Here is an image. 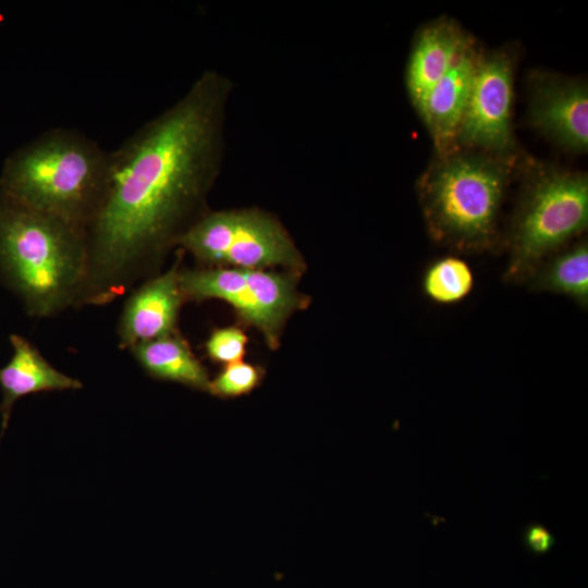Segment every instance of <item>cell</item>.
Listing matches in <instances>:
<instances>
[{"label":"cell","instance_id":"cell-9","mask_svg":"<svg viewBox=\"0 0 588 588\" xmlns=\"http://www.w3.org/2000/svg\"><path fill=\"white\" fill-rule=\"evenodd\" d=\"M177 266L146 280L128 296L118 323L120 348L131 350L138 343L176 332L180 308L185 301Z\"/></svg>","mask_w":588,"mask_h":588},{"label":"cell","instance_id":"cell-7","mask_svg":"<svg viewBox=\"0 0 588 588\" xmlns=\"http://www.w3.org/2000/svg\"><path fill=\"white\" fill-rule=\"evenodd\" d=\"M514 58L505 49L480 51L455 148L516 156L512 127Z\"/></svg>","mask_w":588,"mask_h":588},{"label":"cell","instance_id":"cell-19","mask_svg":"<svg viewBox=\"0 0 588 588\" xmlns=\"http://www.w3.org/2000/svg\"><path fill=\"white\" fill-rule=\"evenodd\" d=\"M525 548L534 555L549 553L555 544V537L541 524L528 525L523 534Z\"/></svg>","mask_w":588,"mask_h":588},{"label":"cell","instance_id":"cell-16","mask_svg":"<svg viewBox=\"0 0 588 588\" xmlns=\"http://www.w3.org/2000/svg\"><path fill=\"white\" fill-rule=\"evenodd\" d=\"M421 287L424 294L434 303L456 304L470 294L474 274L465 260L446 256L427 267L422 274Z\"/></svg>","mask_w":588,"mask_h":588},{"label":"cell","instance_id":"cell-15","mask_svg":"<svg viewBox=\"0 0 588 588\" xmlns=\"http://www.w3.org/2000/svg\"><path fill=\"white\" fill-rule=\"evenodd\" d=\"M532 291L562 294L588 305V243L579 241L547 257L526 280Z\"/></svg>","mask_w":588,"mask_h":588},{"label":"cell","instance_id":"cell-17","mask_svg":"<svg viewBox=\"0 0 588 588\" xmlns=\"http://www.w3.org/2000/svg\"><path fill=\"white\" fill-rule=\"evenodd\" d=\"M261 375L257 366L243 360L228 364L210 380L208 392L219 397L245 395L259 385Z\"/></svg>","mask_w":588,"mask_h":588},{"label":"cell","instance_id":"cell-2","mask_svg":"<svg viewBox=\"0 0 588 588\" xmlns=\"http://www.w3.org/2000/svg\"><path fill=\"white\" fill-rule=\"evenodd\" d=\"M111 150L83 132L52 127L5 161L0 192L84 233L106 191Z\"/></svg>","mask_w":588,"mask_h":588},{"label":"cell","instance_id":"cell-10","mask_svg":"<svg viewBox=\"0 0 588 588\" xmlns=\"http://www.w3.org/2000/svg\"><path fill=\"white\" fill-rule=\"evenodd\" d=\"M471 39L458 22L448 16L438 17L417 32L406 64L405 85L419 117L433 86Z\"/></svg>","mask_w":588,"mask_h":588},{"label":"cell","instance_id":"cell-5","mask_svg":"<svg viewBox=\"0 0 588 588\" xmlns=\"http://www.w3.org/2000/svg\"><path fill=\"white\" fill-rule=\"evenodd\" d=\"M526 170L510 231V281H526L588 225L586 173L535 162Z\"/></svg>","mask_w":588,"mask_h":588},{"label":"cell","instance_id":"cell-11","mask_svg":"<svg viewBox=\"0 0 588 588\" xmlns=\"http://www.w3.org/2000/svg\"><path fill=\"white\" fill-rule=\"evenodd\" d=\"M479 52L471 39L427 97L420 118L432 138L437 155L455 148Z\"/></svg>","mask_w":588,"mask_h":588},{"label":"cell","instance_id":"cell-13","mask_svg":"<svg viewBox=\"0 0 588 588\" xmlns=\"http://www.w3.org/2000/svg\"><path fill=\"white\" fill-rule=\"evenodd\" d=\"M13 353L9 363L0 368L1 434L7 429L15 402L28 394L46 391L77 390L83 387L75 378L56 369L28 340L11 334Z\"/></svg>","mask_w":588,"mask_h":588},{"label":"cell","instance_id":"cell-1","mask_svg":"<svg viewBox=\"0 0 588 588\" xmlns=\"http://www.w3.org/2000/svg\"><path fill=\"white\" fill-rule=\"evenodd\" d=\"M234 83L205 70L173 105L111 150L102 200L86 232L74 307L102 306L151 278L207 211L222 169Z\"/></svg>","mask_w":588,"mask_h":588},{"label":"cell","instance_id":"cell-14","mask_svg":"<svg viewBox=\"0 0 588 588\" xmlns=\"http://www.w3.org/2000/svg\"><path fill=\"white\" fill-rule=\"evenodd\" d=\"M130 351L150 377L208 391L207 370L177 332L138 343Z\"/></svg>","mask_w":588,"mask_h":588},{"label":"cell","instance_id":"cell-3","mask_svg":"<svg viewBox=\"0 0 588 588\" xmlns=\"http://www.w3.org/2000/svg\"><path fill=\"white\" fill-rule=\"evenodd\" d=\"M85 261L82 230L0 192V275L28 315L74 307Z\"/></svg>","mask_w":588,"mask_h":588},{"label":"cell","instance_id":"cell-8","mask_svg":"<svg viewBox=\"0 0 588 588\" xmlns=\"http://www.w3.org/2000/svg\"><path fill=\"white\" fill-rule=\"evenodd\" d=\"M528 120L563 150L588 149V87L584 79L537 71L529 75Z\"/></svg>","mask_w":588,"mask_h":588},{"label":"cell","instance_id":"cell-18","mask_svg":"<svg viewBox=\"0 0 588 588\" xmlns=\"http://www.w3.org/2000/svg\"><path fill=\"white\" fill-rule=\"evenodd\" d=\"M247 344L246 334L235 327L212 331L206 342L209 358L224 365L242 360Z\"/></svg>","mask_w":588,"mask_h":588},{"label":"cell","instance_id":"cell-12","mask_svg":"<svg viewBox=\"0 0 588 588\" xmlns=\"http://www.w3.org/2000/svg\"><path fill=\"white\" fill-rule=\"evenodd\" d=\"M184 299L203 302L217 298L230 304L240 318L265 335L267 321L261 304L257 269L207 268L179 273Z\"/></svg>","mask_w":588,"mask_h":588},{"label":"cell","instance_id":"cell-6","mask_svg":"<svg viewBox=\"0 0 588 588\" xmlns=\"http://www.w3.org/2000/svg\"><path fill=\"white\" fill-rule=\"evenodd\" d=\"M177 246L199 262L259 269L281 266L302 271L303 258L281 222L267 211H207L180 238Z\"/></svg>","mask_w":588,"mask_h":588},{"label":"cell","instance_id":"cell-4","mask_svg":"<svg viewBox=\"0 0 588 588\" xmlns=\"http://www.w3.org/2000/svg\"><path fill=\"white\" fill-rule=\"evenodd\" d=\"M515 157L456 147L421 174L417 193L430 237L457 253H481L497 240Z\"/></svg>","mask_w":588,"mask_h":588}]
</instances>
